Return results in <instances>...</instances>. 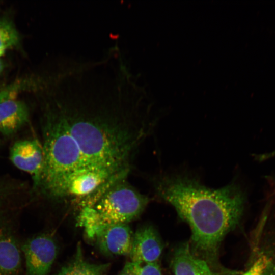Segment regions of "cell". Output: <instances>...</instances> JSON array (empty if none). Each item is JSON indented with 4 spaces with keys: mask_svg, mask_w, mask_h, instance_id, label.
I'll list each match as a JSON object with an SVG mask.
<instances>
[{
    "mask_svg": "<svg viewBox=\"0 0 275 275\" xmlns=\"http://www.w3.org/2000/svg\"><path fill=\"white\" fill-rule=\"evenodd\" d=\"M13 93V91L12 90V89H7L5 90H3L0 92V101L2 100L8 98L11 96L13 94H12Z\"/></svg>",
    "mask_w": 275,
    "mask_h": 275,
    "instance_id": "cell-16",
    "label": "cell"
},
{
    "mask_svg": "<svg viewBox=\"0 0 275 275\" xmlns=\"http://www.w3.org/2000/svg\"><path fill=\"white\" fill-rule=\"evenodd\" d=\"M157 195L172 205L191 231V252L215 263L221 243L239 222L245 202L240 187L231 183L209 188L186 175H164L155 179Z\"/></svg>",
    "mask_w": 275,
    "mask_h": 275,
    "instance_id": "cell-2",
    "label": "cell"
},
{
    "mask_svg": "<svg viewBox=\"0 0 275 275\" xmlns=\"http://www.w3.org/2000/svg\"><path fill=\"white\" fill-rule=\"evenodd\" d=\"M163 244L158 233L150 225L139 228L133 236L130 261L139 263L158 262Z\"/></svg>",
    "mask_w": 275,
    "mask_h": 275,
    "instance_id": "cell-7",
    "label": "cell"
},
{
    "mask_svg": "<svg viewBox=\"0 0 275 275\" xmlns=\"http://www.w3.org/2000/svg\"><path fill=\"white\" fill-rule=\"evenodd\" d=\"M29 119V111L22 102L12 96L0 101V132L9 135L17 132Z\"/></svg>",
    "mask_w": 275,
    "mask_h": 275,
    "instance_id": "cell-10",
    "label": "cell"
},
{
    "mask_svg": "<svg viewBox=\"0 0 275 275\" xmlns=\"http://www.w3.org/2000/svg\"><path fill=\"white\" fill-rule=\"evenodd\" d=\"M119 275H162L158 262L139 263L127 262Z\"/></svg>",
    "mask_w": 275,
    "mask_h": 275,
    "instance_id": "cell-13",
    "label": "cell"
},
{
    "mask_svg": "<svg viewBox=\"0 0 275 275\" xmlns=\"http://www.w3.org/2000/svg\"><path fill=\"white\" fill-rule=\"evenodd\" d=\"M133 236L128 224H119L99 229L91 239L95 240L99 250L105 255H129Z\"/></svg>",
    "mask_w": 275,
    "mask_h": 275,
    "instance_id": "cell-6",
    "label": "cell"
},
{
    "mask_svg": "<svg viewBox=\"0 0 275 275\" xmlns=\"http://www.w3.org/2000/svg\"><path fill=\"white\" fill-rule=\"evenodd\" d=\"M54 81L38 188L53 199L80 202L126 178L147 134L144 92L129 63L107 56L65 57Z\"/></svg>",
    "mask_w": 275,
    "mask_h": 275,
    "instance_id": "cell-1",
    "label": "cell"
},
{
    "mask_svg": "<svg viewBox=\"0 0 275 275\" xmlns=\"http://www.w3.org/2000/svg\"><path fill=\"white\" fill-rule=\"evenodd\" d=\"M21 250L28 275H48L58 254L54 240L47 234H40L28 239Z\"/></svg>",
    "mask_w": 275,
    "mask_h": 275,
    "instance_id": "cell-4",
    "label": "cell"
},
{
    "mask_svg": "<svg viewBox=\"0 0 275 275\" xmlns=\"http://www.w3.org/2000/svg\"><path fill=\"white\" fill-rule=\"evenodd\" d=\"M3 68H4L3 63L2 61H1V60H0V74L2 73L3 70Z\"/></svg>",
    "mask_w": 275,
    "mask_h": 275,
    "instance_id": "cell-17",
    "label": "cell"
},
{
    "mask_svg": "<svg viewBox=\"0 0 275 275\" xmlns=\"http://www.w3.org/2000/svg\"><path fill=\"white\" fill-rule=\"evenodd\" d=\"M270 262L269 259L265 255L261 256L254 262L249 269L240 275H264ZM222 275H233V274Z\"/></svg>",
    "mask_w": 275,
    "mask_h": 275,
    "instance_id": "cell-14",
    "label": "cell"
},
{
    "mask_svg": "<svg viewBox=\"0 0 275 275\" xmlns=\"http://www.w3.org/2000/svg\"><path fill=\"white\" fill-rule=\"evenodd\" d=\"M149 200L133 187L126 178L109 182L79 205L77 224L89 238L104 227L128 224L143 212Z\"/></svg>",
    "mask_w": 275,
    "mask_h": 275,
    "instance_id": "cell-3",
    "label": "cell"
},
{
    "mask_svg": "<svg viewBox=\"0 0 275 275\" xmlns=\"http://www.w3.org/2000/svg\"><path fill=\"white\" fill-rule=\"evenodd\" d=\"M21 253L15 237L0 219V275H19Z\"/></svg>",
    "mask_w": 275,
    "mask_h": 275,
    "instance_id": "cell-8",
    "label": "cell"
},
{
    "mask_svg": "<svg viewBox=\"0 0 275 275\" xmlns=\"http://www.w3.org/2000/svg\"><path fill=\"white\" fill-rule=\"evenodd\" d=\"M10 157L15 167L32 176L34 187L38 188L44 161L42 144L37 139L17 141L11 148Z\"/></svg>",
    "mask_w": 275,
    "mask_h": 275,
    "instance_id": "cell-5",
    "label": "cell"
},
{
    "mask_svg": "<svg viewBox=\"0 0 275 275\" xmlns=\"http://www.w3.org/2000/svg\"><path fill=\"white\" fill-rule=\"evenodd\" d=\"M275 157V150L264 154L256 155L255 158L259 161H263Z\"/></svg>",
    "mask_w": 275,
    "mask_h": 275,
    "instance_id": "cell-15",
    "label": "cell"
},
{
    "mask_svg": "<svg viewBox=\"0 0 275 275\" xmlns=\"http://www.w3.org/2000/svg\"><path fill=\"white\" fill-rule=\"evenodd\" d=\"M19 34L11 21L0 18V57L5 50L19 42Z\"/></svg>",
    "mask_w": 275,
    "mask_h": 275,
    "instance_id": "cell-12",
    "label": "cell"
},
{
    "mask_svg": "<svg viewBox=\"0 0 275 275\" xmlns=\"http://www.w3.org/2000/svg\"><path fill=\"white\" fill-rule=\"evenodd\" d=\"M171 265L174 275H218L207 261L193 253L188 243L177 248Z\"/></svg>",
    "mask_w": 275,
    "mask_h": 275,
    "instance_id": "cell-9",
    "label": "cell"
},
{
    "mask_svg": "<svg viewBox=\"0 0 275 275\" xmlns=\"http://www.w3.org/2000/svg\"><path fill=\"white\" fill-rule=\"evenodd\" d=\"M108 264H97L85 261L78 249L75 258L63 266L58 275H104Z\"/></svg>",
    "mask_w": 275,
    "mask_h": 275,
    "instance_id": "cell-11",
    "label": "cell"
}]
</instances>
